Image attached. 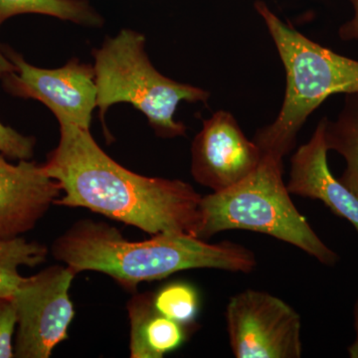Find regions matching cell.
I'll return each mask as SVG.
<instances>
[{
    "label": "cell",
    "mask_w": 358,
    "mask_h": 358,
    "mask_svg": "<svg viewBox=\"0 0 358 358\" xmlns=\"http://www.w3.org/2000/svg\"><path fill=\"white\" fill-rule=\"evenodd\" d=\"M286 70V94L272 124L259 129L253 141L263 155L284 159L296 147L308 117L334 94H358V61L315 43L284 22L264 1L254 3Z\"/></svg>",
    "instance_id": "cell-3"
},
{
    "label": "cell",
    "mask_w": 358,
    "mask_h": 358,
    "mask_svg": "<svg viewBox=\"0 0 358 358\" xmlns=\"http://www.w3.org/2000/svg\"><path fill=\"white\" fill-rule=\"evenodd\" d=\"M230 350L236 358H300V313L267 292L247 289L226 306Z\"/></svg>",
    "instance_id": "cell-7"
},
{
    "label": "cell",
    "mask_w": 358,
    "mask_h": 358,
    "mask_svg": "<svg viewBox=\"0 0 358 358\" xmlns=\"http://www.w3.org/2000/svg\"><path fill=\"white\" fill-rule=\"evenodd\" d=\"M25 13L44 14L87 26L103 23L86 0H0V26L13 16Z\"/></svg>",
    "instance_id": "cell-15"
},
{
    "label": "cell",
    "mask_w": 358,
    "mask_h": 358,
    "mask_svg": "<svg viewBox=\"0 0 358 358\" xmlns=\"http://www.w3.org/2000/svg\"><path fill=\"white\" fill-rule=\"evenodd\" d=\"M74 273L54 265L25 277L13 296L17 326L14 357L49 358L68 338L75 310L69 296Z\"/></svg>",
    "instance_id": "cell-6"
},
{
    "label": "cell",
    "mask_w": 358,
    "mask_h": 358,
    "mask_svg": "<svg viewBox=\"0 0 358 358\" xmlns=\"http://www.w3.org/2000/svg\"><path fill=\"white\" fill-rule=\"evenodd\" d=\"M48 249L25 238L0 237V298L13 299L25 280L20 268L36 267L46 261Z\"/></svg>",
    "instance_id": "cell-14"
},
{
    "label": "cell",
    "mask_w": 358,
    "mask_h": 358,
    "mask_svg": "<svg viewBox=\"0 0 358 358\" xmlns=\"http://www.w3.org/2000/svg\"><path fill=\"white\" fill-rule=\"evenodd\" d=\"M16 326L17 317L13 300L0 298V358L14 357L13 336Z\"/></svg>",
    "instance_id": "cell-18"
},
{
    "label": "cell",
    "mask_w": 358,
    "mask_h": 358,
    "mask_svg": "<svg viewBox=\"0 0 358 358\" xmlns=\"http://www.w3.org/2000/svg\"><path fill=\"white\" fill-rule=\"evenodd\" d=\"M14 71H15V67L0 49V79H3L4 76Z\"/></svg>",
    "instance_id": "cell-21"
},
{
    "label": "cell",
    "mask_w": 358,
    "mask_h": 358,
    "mask_svg": "<svg viewBox=\"0 0 358 358\" xmlns=\"http://www.w3.org/2000/svg\"><path fill=\"white\" fill-rule=\"evenodd\" d=\"M1 50L15 67L14 72L2 79L7 92L43 103L60 124L90 129L92 114L96 107L94 67L74 59L59 69H41L26 62L11 49Z\"/></svg>",
    "instance_id": "cell-8"
},
{
    "label": "cell",
    "mask_w": 358,
    "mask_h": 358,
    "mask_svg": "<svg viewBox=\"0 0 358 358\" xmlns=\"http://www.w3.org/2000/svg\"><path fill=\"white\" fill-rule=\"evenodd\" d=\"M131 358H162L180 348L199 326H183L157 312L154 293L136 294L128 303Z\"/></svg>",
    "instance_id": "cell-12"
},
{
    "label": "cell",
    "mask_w": 358,
    "mask_h": 358,
    "mask_svg": "<svg viewBox=\"0 0 358 358\" xmlns=\"http://www.w3.org/2000/svg\"><path fill=\"white\" fill-rule=\"evenodd\" d=\"M353 7V17L345 24L341 26L338 36L343 41L358 40V0H350Z\"/></svg>",
    "instance_id": "cell-19"
},
{
    "label": "cell",
    "mask_w": 358,
    "mask_h": 358,
    "mask_svg": "<svg viewBox=\"0 0 358 358\" xmlns=\"http://www.w3.org/2000/svg\"><path fill=\"white\" fill-rule=\"evenodd\" d=\"M63 196L55 204L83 207L157 236L197 237L202 196L180 179L148 178L106 154L90 129L60 124V141L42 164Z\"/></svg>",
    "instance_id": "cell-1"
},
{
    "label": "cell",
    "mask_w": 358,
    "mask_h": 358,
    "mask_svg": "<svg viewBox=\"0 0 358 358\" xmlns=\"http://www.w3.org/2000/svg\"><path fill=\"white\" fill-rule=\"evenodd\" d=\"M353 327H355V338L352 345L348 348V357L358 358V296L353 305Z\"/></svg>",
    "instance_id": "cell-20"
},
{
    "label": "cell",
    "mask_w": 358,
    "mask_h": 358,
    "mask_svg": "<svg viewBox=\"0 0 358 358\" xmlns=\"http://www.w3.org/2000/svg\"><path fill=\"white\" fill-rule=\"evenodd\" d=\"M154 305L157 312L183 326H197L200 310L199 291L186 282H173L154 293Z\"/></svg>",
    "instance_id": "cell-16"
},
{
    "label": "cell",
    "mask_w": 358,
    "mask_h": 358,
    "mask_svg": "<svg viewBox=\"0 0 358 358\" xmlns=\"http://www.w3.org/2000/svg\"><path fill=\"white\" fill-rule=\"evenodd\" d=\"M145 38L133 30L122 29L108 38L95 57L96 107L101 120L115 103H128L148 117L155 134L162 138L185 136L186 127L173 115L178 103H207L210 93L173 81L155 70L145 51Z\"/></svg>",
    "instance_id": "cell-5"
},
{
    "label": "cell",
    "mask_w": 358,
    "mask_h": 358,
    "mask_svg": "<svg viewBox=\"0 0 358 358\" xmlns=\"http://www.w3.org/2000/svg\"><path fill=\"white\" fill-rule=\"evenodd\" d=\"M263 154L245 136L234 115L218 110L205 120L192 145L194 180L213 192L241 182L260 164Z\"/></svg>",
    "instance_id": "cell-9"
},
{
    "label": "cell",
    "mask_w": 358,
    "mask_h": 358,
    "mask_svg": "<svg viewBox=\"0 0 358 358\" xmlns=\"http://www.w3.org/2000/svg\"><path fill=\"white\" fill-rule=\"evenodd\" d=\"M60 194V185L42 166L29 159L10 164L0 154V237L33 229Z\"/></svg>",
    "instance_id": "cell-10"
},
{
    "label": "cell",
    "mask_w": 358,
    "mask_h": 358,
    "mask_svg": "<svg viewBox=\"0 0 358 358\" xmlns=\"http://www.w3.org/2000/svg\"><path fill=\"white\" fill-rule=\"evenodd\" d=\"M282 173V159L263 155L258 167L241 182L202 196L197 237L208 241L224 231H252L293 245L322 265L334 267L341 260L338 254L294 206Z\"/></svg>",
    "instance_id": "cell-4"
},
{
    "label": "cell",
    "mask_w": 358,
    "mask_h": 358,
    "mask_svg": "<svg viewBox=\"0 0 358 358\" xmlns=\"http://www.w3.org/2000/svg\"><path fill=\"white\" fill-rule=\"evenodd\" d=\"M324 141L327 150L345 159L346 166L339 180L358 196V94H348L336 121L326 119Z\"/></svg>",
    "instance_id": "cell-13"
},
{
    "label": "cell",
    "mask_w": 358,
    "mask_h": 358,
    "mask_svg": "<svg viewBox=\"0 0 358 358\" xmlns=\"http://www.w3.org/2000/svg\"><path fill=\"white\" fill-rule=\"evenodd\" d=\"M35 138L23 136L0 122V154L13 159H31Z\"/></svg>",
    "instance_id": "cell-17"
},
{
    "label": "cell",
    "mask_w": 358,
    "mask_h": 358,
    "mask_svg": "<svg viewBox=\"0 0 358 358\" xmlns=\"http://www.w3.org/2000/svg\"><path fill=\"white\" fill-rule=\"evenodd\" d=\"M52 254L75 275L96 271L129 291L180 271L216 268L250 274L258 266L252 250L228 240L208 243L190 235L160 234L129 241L117 228L89 219L78 221L58 237Z\"/></svg>",
    "instance_id": "cell-2"
},
{
    "label": "cell",
    "mask_w": 358,
    "mask_h": 358,
    "mask_svg": "<svg viewBox=\"0 0 358 358\" xmlns=\"http://www.w3.org/2000/svg\"><path fill=\"white\" fill-rule=\"evenodd\" d=\"M326 119L320 120L310 140L292 157L287 188L296 196L320 200L334 215L352 224L358 234V196L334 178L327 162Z\"/></svg>",
    "instance_id": "cell-11"
}]
</instances>
